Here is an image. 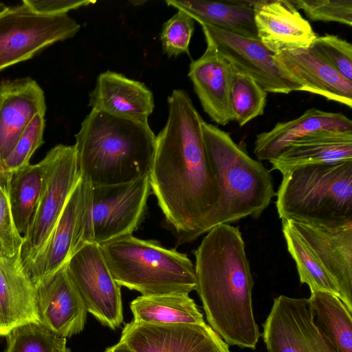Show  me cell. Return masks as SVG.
Returning a JSON list of instances; mask_svg holds the SVG:
<instances>
[{
  "instance_id": "d6a6232c",
  "label": "cell",
  "mask_w": 352,
  "mask_h": 352,
  "mask_svg": "<svg viewBox=\"0 0 352 352\" xmlns=\"http://www.w3.org/2000/svg\"><path fill=\"white\" fill-rule=\"evenodd\" d=\"M14 173L0 170V255H14L22 247L23 236L19 232L13 217L10 186Z\"/></svg>"
},
{
  "instance_id": "f35d334b",
  "label": "cell",
  "mask_w": 352,
  "mask_h": 352,
  "mask_svg": "<svg viewBox=\"0 0 352 352\" xmlns=\"http://www.w3.org/2000/svg\"><path fill=\"white\" fill-rule=\"evenodd\" d=\"M55 352H72V351H71V349L66 346L65 347L58 349Z\"/></svg>"
},
{
  "instance_id": "e575fe53",
  "label": "cell",
  "mask_w": 352,
  "mask_h": 352,
  "mask_svg": "<svg viewBox=\"0 0 352 352\" xmlns=\"http://www.w3.org/2000/svg\"><path fill=\"white\" fill-rule=\"evenodd\" d=\"M311 47L346 79L352 81V45L338 36H316Z\"/></svg>"
},
{
  "instance_id": "cb8c5ba5",
  "label": "cell",
  "mask_w": 352,
  "mask_h": 352,
  "mask_svg": "<svg viewBox=\"0 0 352 352\" xmlns=\"http://www.w3.org/2000/svg\"><path fill=\"white\" fill-rule=\"evenodd\" d=\"M352 161V131H320L291 144L269 162L282 175L305 165Z\"/></svg>"
},
{
  "instance_id": "d6986e66",
  "label": "cell",
  "mask_w": 352,
  "mask_h": 352,
  "mask_svg": "<svg viewBox=\"0 0 352 352\" xmlns=\"http://www.w3.org/2000/svg\"><path fill=\"white\" fill-rule=\"evenodd\" d=\"M204 53L192 60L188 77L204 111L217 124L233 121L230 104L232 65L210 42Z\"/></svg>"
},
{
  "instance_id": "ffe728a7",
  "label": "cell",
  "mask_w": 352,
  "mask_h": 352,
  "mask_svg": "<svg viewBox=\"0 0 352 352\" xmlns=\"http://www.w3.org/2000/svg\"><path fill=\"white\" fill-rule=\"evenodd\" d=\"M39 322L35 287L21 258V248L13 256L0 255V337L14 328Z\"/></svg>"
},
{
  "instance_id": "d590c367",
  "label": "cell",
  "mask_w": 352,
  "mask_h": 352,
  "mask_svg": "<svg viewBox=\"0 0 352 352\" xmlns=\"http://www.w3.org/2000/svg\"><path fill=\"white\" fill-rule=\"evenodd\" d=\"M297 9L314 21L337 22L352 25V0H294Z\"/></svg>"
},
{
  "instance_id": "ab89813d",
  "label": "cell",
  "mask_w": 352,
  "mask_h": 352,
  "mask_svg": "<svg viewBox=\"0 0 352 352\" xmlns=\"http://www.w3.org/2000/svg\"><path fill=\"white\" fill-rule=\"evenodd\" d=\"M6 7L5 4L0 2V11L2 10Z\"/></svg>"
},
{
  "instance_id": "7a4b0ae2",
  "label": "cell",
  "mask_w": 352,
  "mask_h": 352,
  "mask_svg": "<svg viewBox=\"0 0 352 352\" xmlns=\"http://www.w3.org/2000/svg\"><path fill=\"white\" fill-rule=\"evenodd\" d=\"M195 256V290L210 327L228 344L255 349L261 333L252 300L254 280L239 229L220 223L206 232Z\"/></svg>"
},
{
  "instance_id": "2e32d148",
  "label": "cell",
  "mask_w": 352,
  "mask_h": 352,
  "mask_svg": "<svg viewBox=\"0 0 352 352\" xmlns=\"http://www.w3.org/2000/svg\"><path fill=\"white\" fill-rule=\"evenodd\" d=\"M85 201V183L81 177L69 197L45 247L28 271L34 287L66 264L80 248Z\"/></svg>"
},
{
  "instance_id": "836d02e7",
  "label": "cell",
  "mask_w": 352,
  "mask_h": 352,
  "mask_svg": "<svg viewBox=\"0 0 352 352\" xmlns=\"http://www.w3.org/2000/svg\"><path fill=\"white\" fill-rule=\"evenodd\" d=\"M194 29V20L186 12L177 10L162 26L160 38L164 52L168 57L189 54Z\"/></svg>"
},
{
  "instance_id": "52a82bcc",
  "label": "cell",
  "mask_w": 352,
  "mask_h": 352,
  "mask_svg": "<svg viewBox=\"0 0 352 352\" xmlns=\"http://www.w3.org/2000/svg\"><path fill=\"white\" fill-rule=\"evenodd\" d=\"M151 193L149 175L121 184L93 186L85 183L80 246L86 243L100 245L131 235L144 218Z\"/></svg>"
},
{
  "instance_id": "44dd1931",
  "label": "cell",
  "mask_w": 352,
  "mask_h": 352,
  "mask_svg": "<svg viewBox=\"0 0 352 352\" xmlns=\"http://www.w3.org/2000/svg\"><path fill=\"white\" fill-rule=\"evenodd\" d=\"M282 65L303 86V91L352 107V81L340 74L311 47L275 54Z\"/></svg>"
},
{
  "instance_id": "30bf717a",
  "label": "cell",
  "mask_w": 352,
  "mask_h": 352,
  "mask_svg": "<svg viewBox=\"0 0 352 352\" xmlns=\"http://www.w3.org/2000/svg\"><path fill=\"white\" fill-rule=\"evenodd\" d=\"M68 275L87 312L115 329L123 321L120 286L114 280L100 245L82 244L67 263Z\"/></svg>"
},
{
  "instance_id": "8d00e7d4",
  "label": "cell",
  "mask_w": 352,
  "mask_h": 352,
  "mask_svg": "<svg viewBox=\"0 0 352 352\" xmlns=\"http://www.w3.org/2000/svg\"><path fill=\"white\" fill-rule=\"evenodd\" d=\"M34 12L45 15L67 14L69 10L96 3V1L78 0H23Z\"/></svg>"
},
{
  "instance_id": "7c38bea8",
  "label": "cell",
  "mask_w": 352,
  "mask_h": 352,
  "mask_svg": "<svg viewBox=\"0 0 352 352\" xmlns=\"http://www.w3.org/2000/svg\"><path fill=\"white\" fill-rule=\"evenodd\" d=\"M263 327L268 352H340L316 326L307 298H274Z\"/></svg>"
},
{
  "instance_id": "1f68e13d",
  "label": "cell",
  "mask_w": 352,
  "mask_h": 352,
  "mask_svg": "<svg viewBox=\"0 0 352 352\" xmlns=\"http://www.w3.org/2000/svg\"><path fill=\"white\" fill-rule=\"evenodd\" d=\"M45 114L37 113L18 140L8 156L0 164V170L14 173L30 164V160L44 142Z\"/></svg>"
},
{
  "instance_id": "5bb4252c",
  "label": "cell",
  "mask_w": 352,
  "mask_h": 352,
  "mask_svg": "<svg viewBox=\"0 0 352 352\" xmlns=\"http://www.w3.org/2000/svg\"><path fill=\"white\" fill-rule=\"evenodd\" d=\"M35 294L39 322L52 332L66 338L83 330L87 310L67 263L35 285Z\"/></svg>"
},
{
  "instance_id": "4316f807",
  "label": "cell",
  "mask_w": 352,
  "mask_h": 352,
  "mask_svg": "<svg viewBox=\"0 0 352 352\" xmlns=\"http://www.w3.org/2000/svg\"><path fill=\"white\" fill-rule=\"evenodd\" d=\"M310 291L307 300L316 326L340 352H352V313L337 296Z\"/></svg>"
},
{
  "instance_id": "8fae6325",
  "label": "cell",
  "mask_w": 352,
  "mask_h": 352,
  "mask_svg": "<svg viewBox=\"0 0 352 352\" xmlns=\"http://www.w3.org/2000/svg\"><path fill=\"white\" fill-rule=\"evenodd\" d=\"M206 41L211 43L238 71L252 78L267 93L288 94L303 86L258 39L200 24Z\"/></svg>"
},
{
  "instance_id": "3957f363",
  "label": "cell",
  "mask_w": 352,
  "mask_h": 352,
  "mask_svg": "<svg viewBox=\"0 0 352 352\" xmlns=\"http://www.w3.org/2000/svg\"><path fill=\"white\" fill-rule=\"evenodd\" d=\"M75 138L81 177L90 186L124 184L151 170L156 136L148 122L92 109Z\"/></svg>"
},
{
  "instance_id": "5b68a950",
  "label": "cell",
  "mask_w": 352,
  "mask_h": 352,
  "mask_svg": "<svg viewBox=\"0 0 352 352\" xmlns=\"http://www.w3.org/2000/svg\"><path fill=\"white\" fill-rule=\"evenodd\" d=\"M202 133L221 191L212 228L259 218L276 195L270 170L219 127L204 121Z\"/></svg>"
},
{
  "instance_id": "f1b7e54d",
  "label": "cell",
  "mask_w": 352,
  "mask_h": 352,
  "mask_svg": "<svg viewBox=\"0 0 352 352\" xmlns=\"http://www.w3.org/2000/svg\"><path fill=\"white\" fill-rule=\"evenodd\" d=\"M282 231L288 252L296 263L300 283L308 285L310 290L327 292L339 298L335 282L290 221L282 220Z\"/></svg>"
},
{
  "instance_id": "9a60e30c",
  "label": "cell",
  "mask_w": 352,
  "mask_h": 352,
  "mask_svg": "<svg viewBox=\"0 0 352 352\" xmlns=\"http://www.w3.org/2000/svg\"><path fill=\"white\" fill-rule=\"evenodd\" d=\"M335 282L352 313V223L330 228L289 220Z\"/></svg>"
},
{
  "instance_id": "9c48e42d",
  "label": "cell",
  "mask_w": 352,
  "mask_h": 352,
  "mask_svg": "<svg viewBox=\"0 0 352 352\" xmlns=\"http://www.w3.org/2000/svg\"><path fill=\"white\" fill-rule=\"evenodd\" d=\"M80 28L67 14H38L23 2L6 6L0 11V72L73 37Z\"/></svg>"
},
{
  "instance_id": "4dcf8cb0",
  "label": "cell",
  "mask_w": 352,
  "mask_h": 352,
  "mask_svg": "<svg viewBox=\"0 0 352 352\" xmlns=\"http://www.w3.org/2000/svg\"><path fill=\"white\" fill-rule=\"evenodd\" d=\"M6 338L3 352H55L67 346L65 338L56 335L40 322L18 326Z\"/></svg>"
},
{
  "instance_id": "ba28073f",
  "label": "cell",
  "mask_w": 352,
  "mask_h": 352,
  "mask_svg": "<svg viewBox=\"0 0 352 352\" xmlns=\"http://www.w3.org/2000/svg\"><path fill=\"white\" fill-rule=\"evenodd\" d=\"M41 162L44 168L43 188L21 247V258L28 273L49 239L69 197L81 179L74 145L58 144L47 153Z\"/></svg>"
},
{
  "instance_id": "277c9868",
  "label": "cell",
  "mask_w": 352,
  "mask_h": 352,
  "mask_svg": "<svg viewBox=\"0 0 352 352\" xmlns=\"http://www.w3.org/2000/svg\"><path fill=\"white\" fill-rule=\"evenodd\" d=\"M276 195L281 220L330 228L352 223V161L294 168L283 175Z\"/></svg>"
},
{
  "instance_id": "4fadbf2b",
  "label": "cell",
  "mask_w": 352,
  "mask_h": 352,
  "mask_svg": "<svg viewBox=\"0 0 352 352\" xmlns=\"http://www.w3.org/2000/svg\"><path fill=\"white\" fill-rule=\"evenodd\" d=\"M120 342L133 352H230L229 345L206 322L126 323Z\"/></svg>"
},
{
  "instance_id": "ac0fdd59",
  "label": "cell",
  "mask_w": 352,
  "mask_h": 352,
  "mask_svg": "<svg viewBox=\"0 0 352 352\" xmlns=\"http://www.w3.org/2000/svg\"><path fill=\"white\" fill-rule=\"evenodd\" d=\"M45 95L30 77L0 83V164L37 113L45 114Z\"/></svg>"
},
{
  "instance_id": "d4e9b609",
  "label": "cell",
  "mask_w": 352,
  "mask_h": 352,
  "mask_svg": "<svg viewBox=\"0 0 352 352\" xmlns=\"http://www.w3.org/2000/svg\"><path fill=\"white\" fill-rule=\"evenodd\" d=\"M166 3L186 12L199 24H208L237 35L258 39L254 1L167 0Z\"/></svg>"
},
{
  "instance_id": "8992f818",
  "label": "cell",
  "mask_w": 352,
  "mask_h": 352,
  "mask_svg": "<svg viewBox=\"0 0 352 352\" xmlns=\"http://www.w3.org/2000/svg\"><path fill=\"white\" fill-rule=\"evenodd\" d=\"M116 282L142 296L195 290V265L185 254L156 241L127 235L100 245Z\"/></svg>"
},
{
  "instance_id": "f546056e",
  "label": "cell",
  "mask_w": 352,
  "mask_h": 352,
  "mask_svg": "<svg viewBox=\"0 0 352 352\" xmlns=\"http://www.w3.org/2000/svg\"><path fill=\"white\" fill-rule=\"evenodd\" d=\"M232 68L230 104L233 120L243 126L264 113L267 92L252 78Z\"/></svg>"
},
{
  "instance_id": "6da1fadb",
  "label": "cell",
  "mask_w": 352,
  "mask_h": 352,
  "mask_svg": "<svg viewBox=\"0 0 352 352\" xmlns=\"http://www.w3.org/2000/svg\"><path fill=\"white\" fill-rule=\"evenodd\" d=\"M168 104L166 123L156 136L149 182L166 222L182 243L212 228L221 191L204 140V120L188 93L173 90Z\"/></svg>"
},
{
  "instance_id": "e0dca14e",
  "label": "cell",
  "mask_w": 352,
  "mask_h": 352,
  "mask_svg": "<svg viewBox=\"0 0 352 352\" xmlns=\"http://www.w3.org/2000/svg\"><path fill=\"white\" fill-rule=\"evenodd\" d=\"M258 40L272 53L309 47L316 35L291 1H254Z\"/></svg>"
},
{
  "instance_id": "74e56055",
  "label": "cell",
  "mask_w": 352,
  "mask_h": 352,
  "mask_svg": "<svg viewBox=\"0 0 352 352\" xmlns=\"http://www.w3.org/2000/svg\"><path fill=\"white\" fill-rule=\"evenodd\" d=\"M104 352H133L124 343L119 341L118 343L107 348Z\"/></svg>"
},
{
  "instance_id": "83f0119b",
  "label": "cell",
  "mask_w": 352,
  "mask_h": 352,
  "mask_svg": "<svg viewBox=\"0 0 352 352\" xmlns=\"http://www.w3.org/2000/svg\"><path fill=\"white\" fill-rule=\"evenodd\" d=\"M44 184L42 162L28 164L13 173L10 186V204L19 232L23 236L36 208Z\"/></svg>"
},
{
  "instance_id": "484cf974",
  "label": "cell",
  "mask_w": 352,
  "mask_h": 352,
  "mask_svg": "<svg viewBox=\"0 0 352 352\" xmlns=\"http://www.w3.org/2000/svg\"><path fill=\"white\" fill-rule=\"evenodd\" d=\"M135 322L155 324H201L205 321L188 294L140 296L131 302Z\"/></svg>"
},
{
  "instance_id": "7402d4cb",
  "label": "cell",
  "mask_w": 352,
  "mask_h": 352,
  "mask_svg": "<svg viewBox=\"0 0 352 352\" xmlns=\"http://www.w3.org/2000/svg\"><path fill=\"white\" fill-rule=\"evenodd\" d=\"M89 104L92 109L111 116L148 122L154 109V98L142 82L106 71L98 76Z\"/></svg>"
},
{
  "instance_id": "603a6c76",
  "label": "cell",
  "mask_w": 352,
  "mask_h": 352,
  "mask_svg": "<svg viewBox=\"0 0 352 352\" xmlns=\"http://www.w3.org/2000/svg\"><path fill=\"white\" fill-rule=\"evenodd\" d=\"M325 130L352 131V121L342 113L312 107L298 118L279 122L271 130L256 135L254 153L258 160L270 161L296 140Z\"/></svg>"
}]
</instances>
